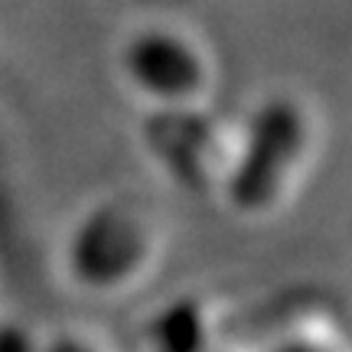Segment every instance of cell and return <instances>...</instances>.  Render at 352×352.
Masks as SVG:
<instances>
[{"mask_svg": "<svg viewBox=\"0 0 352 352\" xmlns=\"http://www.w3.org/2000/svg\"><path fill=\"white\" fill-rule=\"evenodd\" d=\"M127 72L153 95H186L199 85V59L179 36L144 33L127 50Z\"/></svg>", "mask_w": 352, "mask_h": 352, "instance_id": "obj_2", "label": "cell"}, {"mask_svg": "<svg viewBox=\"0 0 352 352\" xmlns=\"http://www.w3.org/2000/svg\"><path fill=\"white\" fill-rule=\"evenodd\" d=\"M303 151V118L287 101L267 104L252 124L245 153L232 176V199L241 209H264L277 199Z\"/></svg>", "mask_w": 352, "mask_h": 352, "instance_id": "obj_1", "label": "cell"}, {"mask_svg": "<svg viewBox=\"0 0 352 352\" xmlns=\"http://www.w3.org/2000/svg\"><path fill=\"white\" fill-rule=\"evenodd\" d=\"M50 352H91V349H88V346H82V342H76V340H59Z\"/></svg>", "mask_w": 352, "mask_h": 352, "instance_id": "obj_3", "label": "cell"}]
</instances>
